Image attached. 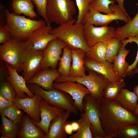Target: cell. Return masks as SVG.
I'll return each instance as SVG.
<instances>
[{"mask_svg":"<svg viewBox=\"0 0 138 138\" xmlns=\"http://www.w3.org/2000/svg\"><path fill=\"white\" fill-rule=\"evenodd\" d=\"M100 121L106 138L116 137L118 130L130 124L138 123V117L126 110L116 101L100 100Z\"/></svg>","mask_w":138,"mask_h":138,"instance_id":"1","label":"cell"},{"mask_svg":"<svg viewBox=\"0 0 138 138\" xmlns=\"http://www.w3.org/2000/svg\"><path fill=\"white\" fill-rule=\"evenodd\" d=\"M75 19L66 23L52 28L50 33L56 36L70 50L80 49L88 54L90 48L84 39L82 24H76Z\"/></svg>","mask_w":138,"mask_h":138,"instance_id":"2","label":"cell"},{"mask_svg":"<svg viewBox=\"0 0 138 138\" xmlns=\"http://www.w3.org/2000/svg\"><path fill=\"white\" fill-rule=\"evenodd\" d=\"M6 18L4 26L12 37L22 41L26 40L34 30L47 25L44 20H37L26 18L24 16L10 13L6 9Z\"/></svg>","mask_w":138,"mask_h":138,"instance_id":"3","label":"cell"},{"mask_svg":"<svg viewBox=\"0 0 138 138\" xmlns=\"http://www.w3.org/2000/svg\"><path fill=\"white\" fill-rule=\"evenodd\" d=\"M26 84L32 93L40 95L51 105L69 111L75 115L77 114L78 110L74 105V100L67 93L54 88L47 90L35 84Z\"/></svg>","mask_w":138,"mask_h":138,"instance_id":"4","label":"cell"},{"mask_svg":"<svg viewBox=\"0 0 138 138\" xmlns=\"http://www.w3.org/2000/svg\"><path fill=\"white\" fill-rule=\"evenodd\" d=\"M76 13L74 2L72 0H47L46 13L48 23L60 25L74 18Z\"/></svg>","mask_w":138,"mask_h":138,"instance_id":"5","label":"cell"},{"mask_svg":"<svg viewBox=\"0 0 138 138\" xmlns=\"http://www.w3.org/2000/svg\"><path fill=\"white\" fill-rule=\"evenodd\" d=\"M88 75L73 77L60 76L55 80V82L70 80L78 82L85 86L89 90L90 95L94 99L100 100L103 98V91L109 80L103 76L95 71H88Z\"/></svg>","mask_w":138,"mask_h":138,"instance_id":"6","label":"cell"},{"mask_svg":"<svg viewBox=\"0 0 138 138\" xmlns=\"http://www.w3.org/2000/svg\"><path fill=\"white\" fill-rule=\"evenodd\" d=\"M25 42L12 37L8 41L0 45V61L8 63L18 73L22 72Z\"/></svg>","mask_w":138,"mask_h":138,"instance_id":"7","label":"cell"},{"mask_svg":"<svg viewBox=\"0 0 138 138\" xmlns=\"http://www.w3.org/2000/svg\"><path fill=\"white\" fill-rule=\"evenodd\" d=\"M100 100L87 94L83 100L84 111L89 122L93 138H106L100 121Z\"/></svg>","mask_w":138,"mask_h":138,"instance_id":"8","label":"cell"},{"mask_svg":"<svg viewBox=\"0 0 138 138\" xmlns=\"http://www.w3.org/2000/svg\"><path fill=\"white\" fill-rule=\"evenodd\" d=\"M111 11L110 13L106 15L92 9H89L85 14L82 24L89 23L95 26H107L113 20H119L127 23L131 19L118 6L115 4L109 5Z\"/></svg>","mask_w":138,"mask_h":138,"instance_id":"9","label":"cell"},{"mask_svg":"<svg viewBox=\"0 0 138 138\" xmlns=\"http://www.w3.org/2000/svg\"><path fill=\"white\" fill-rule=\"evenodd\" d=\"M52 28L50 25H46L34 30L25 41L24 50L44 52L49 42L57 38L50 33Z\"/></svg>","mask_w":138,"mask_h":138,"instance_id":"10","label":"cell"},{"mask_svg":"<svg viewBox=\"0 0 138 138\" xmlns=\"http://www.w3.org/2000/svg\"><path fill=\"white\" fill-rule=\"evenodd\" d=\"M115 28L111 26L96 27L92 24L83 25L84 37L87 45L90 47L98 42H106L115 37Z\"/></svg>","mask_w":138,"mask_h":138,"instance_id":"11","label":"cell"},{"mask_svg":"<svg viewBox=\"0 0 138 138\" xmlns=\"http://www.w3.org/2000/svg\"><path fill=\"white\" fill-rule=\"evenodd\" d=\"M70 80L53 83L54 88L67 93L74 101V105L80 112L84 111L83 102L84 98L87 94H90L88 89L80 83Z\"/></svg>","mask_w":138,"mask_h":138,"instance_id":"12","label":"cell"},{"mask_svg":"<svg viewBox=\"0 0 138 138\" xmlns=\"http://www.w3.org/2000/svg\"><path fill=\"white\" fill-rule=\"evenodd\" d=\"M66 46L65 43L57 38L51 41L44 51L41 65V70L50 67L56 68L62 50Z\"/></svg>","mask_w":138,"mask_h":138,"instance_id":"13","label":"cell"},{"mask_svg":"<svg viewBox=\"0 0 138 138\" xmlns=\"http://www.w3.org/2000/svg\"><path fill=\"white\" fill-rule=\"evenodd\" d=\"M23 53L22 76L26 83L41 70L44 52L24 50Z\"/></svg>","mask_w":138,"mask_h":138,"instance_id":"14","label":"cell"},{"mask_svg":"<svg viewBox=\"0 0 138 138\" xmlns=\"http://www.w3.org/2000/svg\"><path fill=\"white\" fill-rule=\"evenodd\" d=\"M42 99L39 95L34 94V96L30 98L20 99L17 96L13 102V104L19 109L23 110L28 114L31 118L36 122L40 121L39 103Z\"/></svg>","mask_w":138,"mask_h":138,"instance_id":"15","label":"cell"},{"mask_svg":"<svg viewBox=\"0 0 138 138\" xmlns=\"http://www.w3.org/2000/svg\"><path fill=\"white\" fill-rule=\"evenodd\" d=\"M39 105L40 121L36 122L31 120L33 123L42 129L47 135L48 132L51 121L58 116L64 110L51 105L43 98L40 100Z\"/></svg>","mask_w":138,"mask_h":138,"instance_id":"16","label":"cell"},{"mask_svg":"<svg viewBox=\"0 0 138 138\" xmlns=\"http://www.w3.org/2000/svg\"><path fill=\"white\" fill-rule=\"evenodd\" d=\"M3 62L8 70L9 73L6 79L14 87L17 97L20 99L26 98L28 96L30 98L33 97L34 94L29 90L22 76L20 75L17 70L13 68L8 63Z\"/></svg>","mask_w":138,"mask_h":138,"instance_id":"17","label":"cell"},{"mask_svg":"<svg viewBox=\"0 0 138 138\" xmlns=\"http://www.w3.org/2000/svg\"><path fill=\"white\" fill-rule=\"evenodd\" d=\"M84 64L87 70L93 71L102 75L109 82H117L122 78L114 71L113 63L107 61L104 63H98L86 56L84 59Z\"/></svg>","mask_w":138,"mask_h":138,"instance_id":"18","label":"cell"},{"mask_svg":"<svg viewBox=\"0 0 138 138\" xmlns=\"http://www.w3.org/2000/svg\"><path fill=\"white\" fill-rule=\"evenodd\" d=\"M61 76L56 68L42 70L26 82L36 84L43 89L49 90L53 89L54 82Z\"/></svg>","mask_w":138,"mask_h":138,"instance_id":"19","label":"cell"},{"mask_svg":"<svg viewBox=\"0 0 138 138\" xmlns=\"http://www.w3.org/2000/svg\"><path fill=\"white\" fill-rule=\"evenodd\" d=\"M71 113L69 111L64 110L52 120L50 124L48 132L45 138H67L64 128L67 123H70L67 119Z\"/></svg>","mask_w":138,"mask_h":138,"instance_id":"20","label":"cell"},{"mask_svg":"<svg viewBox=\"0 0 138 138\" xmlns=\"http://www.w3.org/2000/svg\"><path fill=\"white\" fill-rule=\"evenodd\" d=\"M43 130L35 124L27 114H24L20 125L18 138H45Z\"/></svg>","mask_w":138,"mask_h":138,"instance_id":"21","label":"cell"},{"mask_svg":"<svg viewBox=\"0 0 138 138\" xmlns=\"http://www.w3.org/2000/svg\"><path fill=\"white\" fill-rule=\"evenodd\" d=\"M71 50L72 59L69 76L76 77L85 75L86 68L84 64V59L86 56V52L80 49Z\"/></svg>","mask_w":138,"mask_h":138,"instance_id":"22","label":"cell"},{"mask_svg":"<svg viewBox=\"0 0 138 138\" xmlns=\"http://www.w3.org/2000/svg\"><path fill=\"white\" fill-rule=\"evenodd\" d=\"M134 36H138V12L132 19L124 26L117 28L115 31V37L121 41L126 38Z\"/></svg>","mask_w":138,"mask_h":138,"instance_id":"23","label":"cell"},{"mask_svg":"<svg viewBox=\"0 0 138 138\" xmlns=\"http://www.w3.org/2000/svg\"><path fill=\"white\" fill-rule=\"evenodd\" d=\"M138 100L137 96L133 91L123 88L120 91L116 100L126 110L134 113Z\"/></svg>","mask_w":138,"mask_h":138,"instance_id":"24","label":"cell"},{"mask_svg":"<svg viewBox=\"0 0 138 138\" xmlns=\"http://www.w3.org/2000/svg\"><path fill=\"white\" fill-rule=\"evenodd\" d=\"M125 45L122 44L118 53L113 62V68L114 72L122 78L127 76V71L129 65L125 59L130 52V50L126 49Z\"/></svg>","mask_w":138,"mask_h":138,"instance_id":"25","label":"cell"},{"mask_svg":"<svg viewBox=\"0 0 138 138\" xmlns=\"http://www.w3.org/2000/svg\"><path fill=\"white\" fill-rule=\"evenodd\" d=\"M32 2L31 0H12L11 4L12 10L16 15L23 14L34 19L37 16L34 10Z\"/></svg>","mask_w":138,"mask_h":138,"instance_id":"26","label":"cell"},{"mask_svg":"<svg viewBox=\"0 0 138 138\" xmlns=\"http://www.w3.org/2000/svg\"><path fill=\"white\" fill-rule=\"evenodd\" d=\"M1 122L0 127V138L17 137L20 125L16 124L4 116H1Z\"/></svg>","mask_w":138,"mask_h":138,"instance_id":"27","label":"cell"},{"mask_svg":"<svg viewBox=\"0 0 138 138\" xmlns=\"http://www.w3.org/2000/svg\"><path fill=\"white\" fill-rule=\"evenodd\" d=\"M124 79L117 82H109L103 91V97L109 101H115L121 89L126 86Z\"/></svg>","mask_w":138,"mask_h":138,"instance_id":"28","label":"cell"},{"mask_svg":"<svg viewBox=\"0 0 138 138\" xmlns=\"http://www.w3.org/2000/svg\"><path fill=\"white\" fill-rule=\"evenodd\" d=\"M80 115V118L77 121L79 125V129L76 133L71 135L69 138H93L90 123L86 114L83 112H81Z\"/></svg>","mask_w":138,"mask_h":138,"instance_id":"29","label":"cell"},{"mask_svg":"<svg viewBox=\"0 0 138 138\" xmlns=\"http://www.w3.org/2000/svg\"><path fill=\"white\" fill-rule=\"evenodd\" d=\"M90 48L89 53L86 56L98 63H102L106 61V42L97 43Z\"/></svg>","mask_w":138,"mask_h":138,"instance_id":"30","label":"cell"},{"mask_svg":"<svg viewBox=\"0 0 138 138\" xmlns=\"http://www.w3.org/2000/svg\"><path fill=\"white\" fill-rule=\"evenodd\" d=\"M72 59L71 50L66 46L63 50L62 55L58 64V70L61 76H69Z\"/></svg>","mask_w":138,"mask_h":138,"instance_id":"31","label":"cell"},{"mask_svg":"<svg viewBox=\"0 0 138 138\" xmlns=\"http://www.w3.org/2000/svg\"><path fill=\"white\" fill-rule=\"evenodd\" d=\"M13 104L0 110L1 116H4L15 124L20 125L24 115V113Z\"/></svg>","mask_w":138,"mask_h":138,"instance_id":"32","label":"cell"},{"mask_svg":"<svg viewBox=\"0 0 138 138\" xmlns=\"http://www.w3.org/2000/svg\"><path fill=\"white\" fill-rule=\"evenodd\" d=\"M122 44L121 41L113 38L106 42V61L113 63Z\"/></svg>","mask_w":138,"mask_h":138,"instance_id":"33","label":"cell"},{"mask_svg":"<svg viewBox=\"0 0 138 138\" xmlns=\"http://www.w3.org/2000/svg\"><path fill=\"white\" fill-rule=\"evenodd\" d=\"M116 137L138 138V126L135 124H130L122 127L118 131Z\"/></svg>","mask_w":138,"mask_h":138,"instance_id":"34","label":"cell"},{"mask_svg":"<svg viewBox=\"0 0 138 138\" xmlns=\"http://www.w3.org/2000/svg\"><path fill=\"white\" fill-rule=\"evenodd\" d=\"M0 95L13 102L17 96L11 84L6 79L1 80Z\"/></svg>","mask_w":138,"mask_h":138,"instance_id":"35","label":"cell"},{"mask_svg":"<svg viewBox=\"0 0 138 138\" xmlns=\"http://www.w3.org/2000/svg\"><path fill=\"white\" fill-rule=\"evenodd\" d=\"M78 10L76 24H82L85 14L90 9L91 5L96 0H75Z\"/></svg>","mask_w":138,"mask_h":138,"instance_id":"36","label":"cell"},{"mask_svg":"<svg viewBox=\"0 0 138 138\" xmlns=\"http://www.w3.org/2000/svg\"><path fill=\"white\" fill-rule=\"evenodd\" d=\"M113 0H96L90 7L89 9L94 10L107 14L110 13L111 11L109 5L114 4Z\"/></svg>","mask_w":138,"mask_h":138,"instance_id":"37","label":"cell"},{"mask_svg":"<svg viewBox=\"0 0 138 138\" xmlns=\"http://www.w3.org/2000/svg\"><path fill=\"white\" fill-rule=\"evenodd\" d=\"M128 39H125L121 41L122 44L126 45L129 43H131L133 42L135 43L138 47V50L137 55L134 62L129 66L127 71V76L131 75L133 70L137 67V65L138 63V36H131L128 37Z\"/></svg>","mask_w":138,"mask_h":138,"instance_id":"38","label":"cell"},{"mask_svg":"<svg viewBox=\"0 0 138 138\" xmlns=\"http://www.w3.org/2000/svg\"><path fill=\"white\" fill-rule=\"evenodd\" d=\"M36 6L38 14L45 21L47 25V20L46 13L47 0H31Z\"/></svg>","mask_w":138,"mask_h":138,"instance_id":"39","label":"cell"},{"mask_svg":"<svg viewBox=\"0 0 138 138\" xmlns=\"http://www.w3.org/2000/svg\"><path fill=\"white\" fill-rule=\"evenodd\" d=\"M12 37L9 32L4 26L0 27V44H3L7 42Z\"/></svg>","mask_w":138,"mask_h":138,"instance_id":"40","label":"cell"},{"mask_svg":"<svg viewBox=\"0 0 138 138\" xmlns=\"http://www.w3.org/2000/svg\"><path fill=\"white\" fill-rule=\"evenodd\" d=\"M0 78L1 80L6 79L9 75L8 70L4 64L3 61H0Z\"/></svg>","mask_w":138,"mask_h":138,"instance_id":"41","label":"cell"},{"mask_svg":"<svg viewBox=\"0 0 138 138\" xmlns=\"http://www.w3.org/2000/svg\"><path fill=\"white\" fill-rule=\"evenodd\" d=\"M0 27H2L4 26L6 22V8L2 4L0 3Z\"/></svg>","mask_w":138,"mask_h":138,"instance_id":"42","label":"cell"},{"mask_svg":"<svg viewBox=\"0 0 138 138\" xmlns=\"http://www.w3.org/2000/svg\"><path fill=\"white\" fill-rule=\"evenodd\" d=\"M13 104V102L3 97L0 95V110Z\"/></svg>","mask_w":138,"mask_h":138,"instance_id":"43","label":"cell"},{"mask_svg":"<svg viewBox=\"0 0 138 138\" xmlns=\"http://www.w3.org/2000/svg\"><path fill=\"white\" fill-rule=\"evenodd\" d=\"M64 130L65 132L67 134L71 135L73 131L71 123H67L65 126Z\"/></svg>","mask_w":138,"mask_h":138,"instance_id":"44","label":"cell"},{"mask_svg":"<svg viewBox=\"0 0 138 138\" xmlns=\"http://www.w3.org/2000/svg\"><path fill=\"white\" fill-rule=\"evenodd\" d=\"M118 3V5L120 8L124 12L129 18H130L127 13L126 10L124 8L123 6V2L124 0H115Z\"/></svg>","mask_w":138,"mask_h":138,"instance_id":"45","label":"cell"},{"mask_svg":"<svg viewBox=\"0 0 138 138\" xmlns=\"http://www.w3.org/2000/svg\"><path fill=\"white\" fill-rule=\"evenodd\" d=\"M73 131H77L79 128V125L78 123L73 121L71 123Z\"/></svg>","mask_w":138,"mask_h":138,"instance_id":"46","label":"cell"},{"mask_svg":"<svg viewBox=\"0 0 138 138\" xmlns=\"http://www.w3.org/2000/svg\"><path fill=\"white\" fill-rule=\"evenodd\" d=\"M133 92L136 94L138 98V84L134 87Z\"/></svg>","mask_w":138,"mask_h":138,"instance_id":"47","label":"cell"},{"mask_svg":"<svg viewBox=\"0 0 138 138\" xmlns=\"http://www.w3.org/2000/svg\"><path fill=\"white\" fill-rule=\"evenodd\" d=\"M138 74V67H137L135 69L133 70L131 75V76H133L134 74Z\"/></svg>","mask_w":138,"mask_h":138,"instance_id":"48","label":"cell"},{"mask_svg":"<svg viewBox=\"0 0 138 138\" xmlns=\"http://www.w3.org/2000/svg\"><path fill=\"white\" fill-rule=\"evenodd\" d=\"M134 113L138 117V102L137 103L135 111Z\"/></svg>","mask_w":138,"mask_h":138,"instance_id":"49","label":"cell"},{"mask_svg":"<svg viewBox=\"0 0 138 138\" xmlns=\"http://www.w3.org/2000/svg\"><path fill=\"white\" fill-rule=\"evenodd\" d=\"M138 126V123L135 124Z\"/></svg>","mask_w":138,"mask_h":138,"instance_id":"50","label":"cell"}]
</instances>
